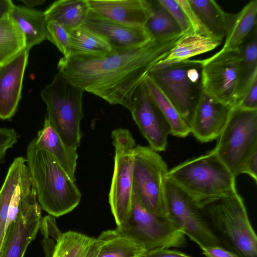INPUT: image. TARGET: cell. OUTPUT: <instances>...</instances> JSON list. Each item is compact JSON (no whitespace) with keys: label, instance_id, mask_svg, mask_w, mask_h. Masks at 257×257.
I'll use <instances>...</instances> for the list:
<instances>
[{"label":"cell","instance_id":"obj_11","mask_svg":"<svg viewBox=\"0 0 257 257\" xmlns=\"http://www.w3.org/2000/svg\"><path fill=\"white\" fill-rule=\"evenodd\" d=\"M118 227L125 235L142 245L147 251L184 247L185 234L170 217L151 213L133 197V206L127 222Z\"/></svg>","mask_w":257,"mask_h":257},{"label":"cell","instance_id":"obj_12","mask_svg":"<svg viewBox=\"0 0 257 257\" xmlns=\"http://www.w3.org/2000/svg\"><path fill=\"white\" fill-rule=\"evenodd\" d=\"M166 199L170 217L199 247L221 245L203 212L183 189L167 178Z\"/></svg>","mask_w":257,"mask_h":257},{"label":"cell","instance_id":"obj_18","mask_svg":"<svg viewBox=\"0 0 257 257\" xmlns=\"http://www.w3.org/2000/svg\"><path fill=\"white\" fill-rule=\"evenodd\" d=\"M83 26L103 38L114 50L140 46L154 39L145 26L123 25L100 18L90 11Z\"/></svg>","mask_w":257,"mask_h":257},{"label":"cell","instance_id":"obj_22","mask_svg":"<svg viewBox=\"0 0 257 257\" xmlns=\"http://www.w3.org/2000/svg\"><path fill=\"white\" fill-rule=\"evenodd\" d=\"M9 17L23 34L25 49L28 50L47 39V21L44 12L15 5Z\"/></svg>","mask_w":257,"mask_h":257},{"label":"cell","instance_id":"obj_34","mask_svg":"<svg viewBox=\"0 0 257 257\" xmlns=\"http://www.w3.org/2000/svg\"><path fill=\"white\" fill-rule=\"evenodd\" d=\"M158 2L171 14L183 35L193 33L185 12L176 0H158Z\"/></svg>","mask_w":257,"mask_h":257},{"label":"cell","instance_id":"obj_39","mask_svg":"<svg viewBox=\"0 0 257 257\" xmlns=\"http://www.w3.org/2000/svg\"><path fill=\"white\" fill-rule=\"evenodd\" d=\"M247 174L257 182V151L253 153L244 163L241 174Z\"/></svg>","mask_w":257,"mask_h":257},{"label":"cell","instance_id":"obj_24","mask_svg":"<svg viewBox=\"0 0 257 257\" xmlns=\"http://www.w3.org/2000/svg\"><path fill=\"white\" fill-rule=\"evenodd\" d=\"M96 239L99 248L97 257H143L147 252L117 227L103 231Z\"/></svg>","mask_w":257,"mask_h":257},{"label":"cell","instance_id":"obj_29","mask_svg":"<svg viewBox=\"0 0 257 257\" xmlns=\"http://www.w3.org/2000/svg\"><path fill=\"white\" fill-rule=\"evenodd\" d=\"M200 21L213 37L223 40L225 36L227 13L213 0H187Z\"/></svg>","mask_w":257,"mask_h":257},{"label":"cell","instance_id":"obj_28","mask_svg":"<svg viewBox=\"0 0 257 257\" xmlns=\"http://www.w3.org/2000/svg\"><path fill=\"white\" fill-rule=\"evenodd\" d=\"M69 50V57L103 56L115 50L103 38L83 25L70 31Z\"/></svg>","mask_w":257,"mask_h":257},{"label":"cell","instance_id":"obj_41","mask_svg":"<svg viewBox=\"0 0 257 257\" xmlns=\"http://www.w3.org/2000/svg\"><path fill=\"white\" fill-rule=\"evenodd\" d=\"M14 6L11 0H0V20L9 16Z\"/></svg>","mask_w":257,"mask_h":257},{"label":"cell","instance_id":"obj_14","mask_svg":"<svg viewBox=\"0 0 257 257\" xmlns=\"http://www.w3.org/2000/svg\"><path fill=\"white\" fill-rule=\"evenodd\" d=\"M34 188L26 159L15 158L0 189V253L9 224L16 218L23 200Z\"/></svg>","mask_w":257,"mask_h":257},{"label":"cell","instance_id":"obj_16","mask_svg":"<svg viewBox=\"0 0 257 257\" xmlns=\"http://www.w3.org/2000/svg\"><path fill=\"white\" fill-rule=\"evenodd\" d=\"M232 108L215 101L202 90L189 123L191 133L201 143L217 139Z\"/></svg>","mask_w":257,"mask_h":257},{"label":"cell","instance_id":"obj_5","mask_svg":"<svg viewBox=\"0 0 257 257\" xmlns=\"http://www.w3.org/2000/svg\"><path fill=\"white\" fill-rule=\"evenodd\" d=\"M84 91L72 84L60 72L41 92L47 107L46 116L67 146L77 149L82 132V98Z\"/></svg>","mask_w":257,"mask_h":257},{"label":"cell","instance_id":"obj_31","mask_svg":"<svg viewBox=\"0 0 257 257\" xmlns=\"http://www.w3.org/2000/svg\"><path fill=\"white\" fill-rule=\"evenodd\" d=\"M150 2V13L145 27L151 37L158 38L181 34L177 23L158 0Z\"/></svg>","mask_w":257,"mask_h":257},{"label":"cell","instance_id":"obj_37","mask_svg":"<svg viewBox=\"0 0 257 257\" xmlns=\"http://www.w3.org/2000/svg\"><path fill=\"white\" fill-rule=\"evenodd\" d=\"M18 138L14 129L0 127V164L4 161L7 151L17 143Z\"/></svg>","mask_w":257,"mask_h":257},{"label":"cell","instance_id":"obj_20","mask_svg":"<svg viewBox=\"0 0 257 257\" xmlns=\"http://www.w3.org/2000/svg\"><path fill=\"white\" fill-rule=\"evenodd\" d=\"M35 139L37 146L51 154L72 180L75 182L77 149L66 146L46 117L43 127Z\"/></svg>","mask_w":257,"mask_h":257},{"label":"cell","instance_id":"obj_19","mask_svg":"<svg viewBox=\"0 0 257 257\" xmlns=\"http://www.w3.org/2000/svg\"><path fill=\"white\" fill-rule=\"evenodd\" d=\"M90 11L108 21L131 27L145 26L150 1L87 0Z\"/></svg>","mask_w":257,"mask_h":257},{"label":"cell","instance_id":"obj_27","mask_svg":"<svg viewBox=\"0 0 257 257\" xmlns=\"http://www.w3.org/2000/svg\"><path fill=\"white\" fill-rule=\"evenodd\" d=\"M99 250L96 238L68 231L57 239L50 257H97Z\"/></svg>","mask_w":257,"mask_h":257},{"label":"cell","instance_id":"obj_10","mask_svg":"<svg viewBox=\"0 0 257 257\" xmlns=\"http://www.w3.org/2000/svg\"><path fill=\"white\" fill-rule=\"evenodd\" d=\"M201 72L200 60L188 59L149 73L189 124L202 90Z\"/></svg>","mask_w":257,"mask_h":257},{"label":"cell","instance_id":"obj_26","mask_svg":"<svg viewBox=\"0 0 257 257\" xmlns=\"http://www.w3.org/2000/svg\"><path fill=\"white\" fill-rule=\"evenodd\" d=\"M143 83L150 96L171 127V135L184 138L191 133L188 122L182 116L173 103L148 74Z\"/></svg>","mask_w":257,"mask_h":257},{"label":"cell","instance_id":"obj_33","mask_svg":"<svg viewBox=\"0 0 257 257\" xmlns=\"http://www.w3.org/2000/svg\"><path fill=\"white\" fill-rule=\"evenodd\" d=\"M70 33L56 22H47V39L56 46L64 58L70 56Z\"/></svg>","mask_w":257,"mask_h":257},{"label":"cell","instance_id":"obj_4","mask_svg":"<svg viewBox=\"0 0 257 257\" xmlns=\"http://www.w3.org/2000/svg\"><path fill=\"white\" fill-rule=\"evenodd\" d=\"M202 210L214 233L228 250L240 257H257V236L238 193L215 201Z\"/></svg>","mask_w":257,"mask_h":257},{"label":"cell","instance_id":"obj_2","mask_svg":"<svg viewBox=\"0 0 257 257\" xmlns=\"http://www.w3.org/2000/svg\"><path fill=\"white\" fill-rule=\"evenodd\" d=\"M26 160L43 210L59 217L77 207L81 194L75 182L51 154L37 146L35 139L27 147Z\"/></svg>","mask_w":257,"mask_h":257},{"label":"cell","instance_id":"obj_42","mask_svg":"<svg viewBox=\"0 0 257 257\" xmlns=\"http://www.w3.org/2000/svg\"><path fill=\"white\" fill-rule=\"evenodd\" d=\"M22 3L30 8H32L35 6L43 5L45 2V0H21Z\"/></svg>","mask_w":257,"mask_h":257},{"label":"cell","instance_id":"obj_13","mask_svg":"<svg viewBox=\"0 0 257 257\" xmlns=\"http://www.w3.org/2000/svg\"><path fill=\"white\" fill-rule=\"evenodd\" d=\"M42 220L35 188L25 197L16 218L9 224L0 257H24L41 227Z\"/></svg>","mask_w":257,"mask_h":257},{"label":"cell","instance_id":"obj_8","mask_svg":"<svg viewBox=\"0 0 257 257\" xmlns=\"http://www.w3.org/2000/svg\"><path fill=\"white\" fill-rule=\"evenodd\" d=\"M212 152L236 178L245 161L257 151V110L234 107Z\"/></svg>","mask_w":257,"mask_h":257},{"label":"cell","instance_id":"obj_36","mask_svg":"<svg viewBox=\"0 0 257 257\" xmlns=\"http://www.w3.org/2000/svg\"><path fill=\"white\" fill-rule=\"evenodd\" d=\"M176 1L185 12L193 33L205 36L214 37L200 21V19L192 9L187 0Z\"/></svg>","mask_w":257,"mask_h":257},{"label":"cell","instance_id":"obj_35","mask_svg":"<svg viewBox=\"0 0 257 257\" xmlns=\"http://www.w3.org/2000/svg\"><path fill=\"white\" fill-rule=\"evenodd\" d=\"M235 107L245 110H257V76L247 85Z\"/></svg>","mask_w":257,"mask_h":257},{"label":"cell","instance_id":"obj_23","mask_svg":"<svg viewBox=\"0 0 257 257\" xmlns=\"http://www.w3.org/2000/svg\"><path fill=\"white\" fill-rule=\"evenodd\" d=\"M256 15L257 0L249 2L237 14L227 13L225 41L221 50L240 48L255 27Z\"/></svg>","mask_w":257,"mask_h":257},{"label":"cell","instance_id":"obj_30","mask_svg":"<svg viewBox=\"0 0 257 257\" xmlns=\"http://www.w3.org/2000/svg\"><path fill=\"white\" fill-rule=\"evenodd\" d=\"M26 48L24 36L9 16L0 20V65L17 55Z\"/></svg>","mask_w":257,"mask_h":257},{"label":"cell","instance_id":"obj_9","mask_svg":"<svg viewBox=\"0 0 257 257\" xmlns=\"http://www.w3.org/2000/svg\"><path fill=\"white\" fill-rule=\"evenodd\" d=\"M111 138L115 154L108 200L117 227H122L127 222L133 209V170L136 144L126 128L113 130Z\"/></svg>","mask_w":257,"mask_h":257},{"label":"cell","instance_id":"obj_3","mask_svg":"<svg viewBox=\"0 0 257 257\" xmlns=\"http://www.w3.org/2000/svg\"><path fill=\"white\" fill-rule=\"evenodd\" d=\"M167 178L183 189L201 209L219 199L238 193L235 178L212 151L169 170Z\"/></svg>","mask_w":257,"mask_h":257},{"label":"cell","instance_id":"obj_7","mask_svg":"<svg viewBox=\"0 0 257 257\" xmlns=\"http://www.w3.org/2000/svg\"><path fill=\"white\" fill-rule=\"evenodd\" d=\"M168 166L150 147L136 145L134 152L133 197L154 214L170 217L166 199Z\"/></svg>","mask_w":257,"mask_h":257},{"label":"cell","instance_id":"obj_15","mask_svg":"<svg viewBox=\"0 0 257 257\" xmlns=\"http://www.w3.org/2000/svg\"><path fill=\"white\" fill-rule=\"evenodd\" d=\"M128 110L150 147L156 152L165 151L171 127L143 82L135 90Z\"/></svg>","mask_w":257,"mask_h":257},{"label":"cell","instance_id":"obj_17","mask_svg":"<svg viewBox=\"0 0 257 257\" xmlns=\"http://www.w3.org/2000/svg\"><path fill=\"white\" fill-rule=\"evenodd\" d=\"M29 51L25 49L10 60L0 65V119H11L17 110L21 98Z\"/></svg>","mask_w":257,"mask_h":257},{"label":"cell","instance_id":"obj_25","mask_svg":"<svg viewBox=\"0 0 257 257\" xmlns=\"http://www.w3.org/2000/svg\"><path fill=\"white\" fill-rule=\"evenodd\" d=\"M90 12L87 0H59L45 12L46 21H55L71 31L83 25Z\"/></svg>","mask_w":257,"mask_h":257},{"label":"cell","instance_id":"obj_40","mask_svg":"<svg viewBox=\"0 0 257 257\" xmlns=\"http://www.w3.org/2000/svg\"><path fill=\"white\" fill-rule=\"evenodd\" d=\"M143 257H192L176 250L162 249L147 251Z\"/></svg>","mask_w":257,"mask_h":257},{"label":"cell","instance_id":"obj_6","mask_svg":"<svg viewBox=\"0 0 257 257\" xmlns=\"http://www.w3.org/2000/svg\"><path fill=\"white\" fill-rule=\"evenodd\" d=\"M200 61L203 92L218 102L235 107L247 86L240 48L220 50Z\"/></svg>","mask_w":257,"mask_h":257},{"label":"cell","instance_id":"obj_38","mask_svg":"<svg viewBox=\"0 0 257 257\" xmlns=\"http://www.w3.org/2000/svg\"><path fill=\"white\" fill-rule=\"evenodd\" d=\"M202 253L206 257H240L230 250L225 249L221 245L201 246Z\"/></svg>","mask_w":257,"mask_h":257},{"label":"cell","instance_id":"obj_32","mask_svg":"<svg viewBox=\"0 0 257 257\" xmlns=\"http://www.w3.org/2000/svg\"><path fill=\"white\" fill-rule=\"evenodd\" d=\"M251 39L240 47L245 79L248 84L257 76V35L254 29Z\"/></svg>","mask_w":257,"mask_h":257},{"label":"cell","instance_id":"obj_1","mask_svg":"<svg viewBox=\"0 0 257 257\" xmlns=\"http://www.w3.org/2000/svg\"><path fill=\"white\" fill-rule=\"evenodd\" d=\"M183 35L154 38L143 45L115 50L103 56L62 57L57 68L84 91L128 109L136 89Z\"/></svg>","mask_w":257,"mask_h":257},{"label":"cell","instance_id":"obj_21","mask_svg":"<svg viewBox=\"0 0 257 257\" xmlns=\"http://www.w3.org/2000/svg\"><path fill=\"white\" fill-rule=\"evenodd\" d=\"M222 40L194 33L183 35L176 43L168 55L152 68L164 67L207 53L220 45Z\"/></svg>","mask_w":257,"mask_h":257}]
</instances>
